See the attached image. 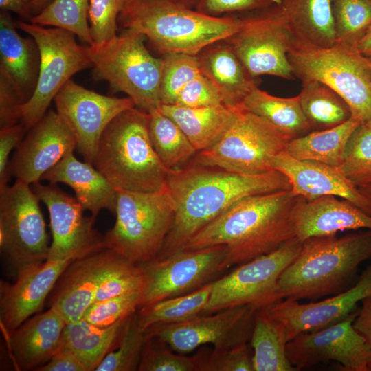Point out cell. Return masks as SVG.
Listing matches in <instances>:
<instances>
[{"label": "cell", "instance_id": "5", "mask_svg": "<svg viewBox=\"0 0 371 371\" xmlns=\"http://www.w3.org/2000/svg\"><path fill=\"white\" fill-rule=\"evenodd\" d=\"M148 123L149 113L134 106L102 134L93 164L116 190L153 192L166 185L169 169L155 151Z\"/></svg>", "mask_w": 371, "mask_h": 371}, {"label": "cell", "instance_id": "51", "mask_svg": "<svg viewBox=\"0 0 371 371\" xmlns=\"http://www.w3.org/2000/svg\"><path fill=\"white\" fill-rule=\"evenodd\" d=\"M36 371H87L81 361L68 350H58Z\"/></svg>", "mask_w": 371, "mask_h": 371}, {"label": "cell", "instance_id": "12", "mask_svg": "<svg viewBox=\"0 0 371 371\" xmlns=\"http://www.w3.org/2000/svg\"><path fill=\"white\" fill-rule=\"evenodd\" d=\"M302 248L294 238L277 249L238 265L229 273L212 282L210 299L202 314L249 305L258 310L273 302L278 281Z\"/></svg>", "mask_w": 371, "mask_h": 371}, {"label": "cell", "instance_id": "11", "mask_svg": "<svg viewBox=\"0 0 371 371\" xmlns=\"http://www.w3.org/2000/svg\"><path fill=\"white\" fill-rule=\"evenodd\" d=\"M295 40L281 3L248 13L240 28L225 39L254 78L271 75L289 80L294 76L288 53Z\"/></svg>", "mask_w": 371, "mask_h": 371}, {"label": "cell", "instance_id": "53", "mask_svg": "<svg viewBox=\"0 0 371 371\" xmlns=\"http://www.w3.org/2000/svg\"><path fill=\"white\" fill-rule=\"evenodd\" d=\"M34 0H0L1 11L13 12L29 21L33 16L32 4Z\"/></svg>", "mask_w": 371, "mask_h": 371}, {"label": "cell", "instance_id": "32", "mask_svg": "<svg viewBox=\"0 0 371 371\" xmlns=\"http://www.w3.org/2000/svg\"><path fill=\"white\" fill-rule=\"evenodd\" d=\"M254 371H295L290 363L285 325L267 307L256 311L249 339Z\"/></svg>", "mask_w": 371, "mask_h": 371}, {"label": "cell", "instance_id": "57", "mask_svg": "<svg viewBox=\"0 0 371 371\" xmlns=\"http://www.w3.org/2000/svg\"><path fill=\"white\" fill-rule=\"evenodd\" d=\"M358 189L371 203V184L358 187Z\"/></svg>", "mask_w": 371, "mask_h": 371}, {"label": "cell", "instance_id": "30", "mask_svg": "<svg viewBox=\"0 0 371 371\" xmlns=\"http://www.w3.org/2000/svg\"><path fill=\"white\" fill-rule=\"evenodd\" d=\"M130 317L106 327L95 326L84 319L67 323L59 350L72 352L87 371L95 370L106 355L118 346Z\"/></svg>", "mask_w": 371, "mask_h": 371}, {"label": "cell", "instance_id": "2", "mask_svg": "<svg viewBox=\"0 0 371 371\" xmlns=\"http://www.w3.org/2000/svg\"><path fill=\"white\" fill-rule=\"evenodd\" d=\"M302 196L282 190L245 197L194 235L182 250L225 245L228 269L269 254L296 237Z\"/></svg>", "mask_w": 371, "mask_h": 371}, {"label": "cell", "instance_id": "33", "mask_svg": "<svg viewBox=\"0 0 371 371\" xmlns=\"http://www.w3.org/2000/svg\"><path fill=\"white\" fill-rule=\"evenodd\" d=\"M242 108L264 119L289 139L312 131L302 109L298 95L280 98L257 86L245 98Z\"/></svg>", "mask_w": 371, "mask_h": 371}, {"label": "cell", "instance_id": "37", "mask_svg": "<svg viewBox=\"0 0 371 371\" xmlns=\"http://www.w3.org/2000/svg\"><path fill=\"white\" fill-rule=\"evenodd\" d=\"M212 282L189 293L138 308L139 324L146 330L153 325L181 322L202 314L210 299Z\"/></svg>", "mask_w": 371, "mask_h": 371}, {"label": "cell", "instance_id": "8", "mask_svg": "<svg viewBox=\"0 0 371 371\" xmlns=\"http://www.w3.org/2000/svg\"><path fill=\"white\" fill-rule=\"evenodd\" d=\"M288 58L295 77L325 84L348 103L352 118L361 124L371 121L369 58L339 43L323 47L297 38Z\"/></svg>", "mask_w": 371, "mask_h": 371}, {"label": "cell", "instance_id": "50", "mask_svg": "<svg viewBox=\"0 0 371 371\" xmlns=\"http://www.w3.org/2000/svg\"><path fill=\"white\" fill-rule=\"evenodd\" d=\"M22 122L0 129V189L8 186L11 175L9 156L14 148H16L27 132Z\"/></svg>", "mask_w": 371, "mask_h": 371}, {"label": "cell", "instance_id": "31", "mask_svg": "<svg viewBox=\"0 0 371 371\" xmlns=\"http://www.w3.org/2000/svg\"><path fill=\"white\" fill-rule=\"evenodd\" d=\"M281 6L297 39L323 47L337 43L333 0H282Z\"/></svg>", "mask_w": 371, "mask_h": 371}, {"label": "cell", "instance_id": "26", "mask_svg": "<svg viewBox=\"0 0 371 371\" xmlns=\"http://www.w3.org/2000/svg\"><path fill=\"white\" fill-rule=\"evenodd\" d=\"M67 322L54 306L32 315L9 337L10 350L19 370H35L58 350Z\"/></svg>", "mask_w": 371, "mask_h": 371}, {"label": "cell", "instance_id": "40", "mask_svg": "<svg viewBox=\"0 0 371 371\" xmlns=\"http://www.w3.org/2000/svg\"><path fill=\"white\" fill-rule=\"evenodd\" d=\"M136 312L129 317L116 350L108 353L95 371L138 370L147 336L138 323Z\"/></svg>", "mask_w": 371, "mask_h": 371}, {"label": "cell", "instance_id": "55", "mask_svg": "<svg viewBox=\"0 0 371 371\" xmlns=\"http://www.w3.org/2000/svg\"><path fill=\"white\" fill-rule=\"evenodd\" d=\"M52 1V0H34L32 4L33 16L41 12Z\"/></svg>", "mask_w": 371, "mask_h": 371}, {"label": "cell", "instance_id": "44", "mask_svg": "<svg viewBox=\"0 0 371 371\" xmlns=\"http://www.w3.org/2000/svg\"><path fill=\"white\" fill-rule=\"evenodd\" d=\"M141 292L135 291L93 302L82 319L100 327H106L129 317L139 308Z\"/></svg>", "mask_w": 371, "mask_h": 371}, {"label": "cell", "instance_id": "43", "mask_svg": "<svg viewBox=\"0 0 371 371\" xmlns=\"http://www.w3.org/2000/svg\"><path fill=\"white\" fill-rule=\"evenodd\" d=\"M161 57V104H175L185 87L202 71L196 55L170 54Z\"/></svg>", "mask_w": 371, "mask_h": 371}, {"label": "cell", "instance_id": "42", "mask_svg": "<svg viewBox=\"0 0 371 371\" xmlns=\"http://www.w3.org/2000/svg\"><path fill=\"white\" fill-rule=\"evenodd\" d=\"M164 341L156 337H147L139 371H201L209 352H198L192 357L172 352Z\"/></svg>", "mask_w": 371, "mask_h": 371}, {"label": "cell", "instance_id": "28", "mask_svg": "<svg viewBox=\"0 0 371 371\" xmlns=\"http://www.w3.org/2000/svg\"><path fill=\"white\" fill-rule=\"evenodd\" d=\"M201 70L216 87L223 104L241 108L245 98L258 86L230 45L221 40L203 49L197 55Z\"/></svg>", "mask_w": 371, "mask_h": 371}, {"label": "cell", "instance_id": "13", "mask_svg": "<svg viewBox=\"0 0 371 371\" xmlns=\"http://www.w3.org/2000/svg\"><path fill=\"white\" fill-rule=\"evenodd\" d=\"M39 199L31 185L16 179L0 189V246L18 269L47 259L49 246Z\"/></svg>", "mask_w": 371, "mask_h": 371}, {"label": "cell", "instance_id": "46", "mask_svg": "<svg viewBox=\"0 0 371 371\" xmlns=\"http://www.w3.org/2000/svg\"><path fill=\"white\" fill-rule=\"evenodd\" d=\"M123 0H91L89 23L93 45L100 46L117 34L118 16Z\"/></svg>", "mask_w": 371, "mask_h": 371}, {"label": "cell", "instance_id": "56", "mask_svg": "<svg viewBox=\"0 0 371 371\" xmlns=\"http://www.w3.org/2000/svg\"><path fill=\"white\" fill-rule=\"evenodd\" d=\"M172 1L189 8H195L198 0H171Z\"/></svg>", "mask_w": 371, "mask_h": 371}, {"label": "cell", "instance_id": "7", "mask_svg": "<svg viewBox=\"0 0 371 371\" xmlns=\"http://www.w3.org/2000/svg\"><path fill=\"white\" fill-rule=\"evenodd\" d=\"M146 37L124 30L100 46H88L95 79L106 81L113 89L130 98L135 106L150 113L161 104L162 57L153 56Z\"/></svg>", "mask_w": 371, "mask_h": 371}, {"label": "cell", "instance_id": "18", "mask_svg": "<svg viewBox=\"0 0 371 371\" xmlns=\"http://www.w3.org/2000/svg\"><path fill=\"white\" fill-rule=\"evenodd\" d=\"M55 185H31L49 214L52 241L47 260H74L105 247L104 237L93 227L95 217L85 216L76 198Z\"/></svg>", "mask_w": 371, "mask_h": 371}, {"label": "cell", "instance_id": "54", "mask_svg": "<svg viewBox=\"0 0 371 371\" xmlns=\"http://www.w3.org/2000/svg\"><path fill=\"white\" fill-rule=\"evenodd\" d=\"M354 49L363 56L371 60V25L355 43Z\"/></svg>", "mask_w": 371, "mask_h": 371}, {"label": "cell", "instance_id": "48", "mask_svg": "<svg viewBox=\"0 0 371 371\" xmlns=\"http://www.w3.org/2000/svg\"><path fill=\"white\" fill-rule=\"evenodd\" d=\"M222 104H223V101L219 91L202 73L185 87L175 104L185 107L198 108Z\"/></svg>", "mask_w": 371, "mask_h": 371}, {"label": "cell", "instance_id": "47", "mask_svg": "<svg viewBox=\"0 0 371 371\" xmlns=\"http://www.w3.org/2000/svg\"><path fill=\"white\" fill-rule=\"evenodd\" d=\"M248 343L208 352L201 371H254Z\"/></svg>", "mask_w": 371, "mask_h": 371}, {"label": "cell", "instance_id": "27", "mask_svg": "<svg viewBox=\"0 0 371 371\" xmlns=\"http://www.w3.org/2000/svg\"><path fill=\"white\" fill-rule=\"evenodd\" d=\"M93 165L79 161L71 153L47 171L41 180L71 187L84 210L95 218L104 209L115 213L117 190Z\"/></svg>", "mask_w": 371, "mask_h": 371}, {"label": "cell", "instance_id": "29", "mask_svg": "<svg viewBox=\"0 0 371 371\" xmlns=\"http://www.w3.org/2000/svg\"><path fill=\"white\" fill-rule=\"evenodd\" d=\"M240 108L224 104L198 108L161 104L159 109L182 130L197 152L214 145L235 120Z\"/></svg>", "mask_w": 371, "mask_h": 371}, {"label": "cell", "instance_id": "10", "mask_svg": "<svg viewBox=\"0 0 371 371\" xmlns=\"http://www.w3.org/2000/svg\"><path fill=\"white\" fill-rule=\"evenodd\" d=\"M290 139L264 119L239 109L223 137L212 146L196 153L192 161L243 175L272 170L274 157Z\"/></svg>", "mask_w": 371, "mask_h": 371}, {"label": "cell", "instance_id": "4", "mask_svg": "<svg viewBox=\"0 0 371 371\" xmlns=\"http://www.w3.org/2000/svg\"><path fill=\"white\" fill-rule=\"evenodd\" d=\"M243 23L235 14L210 16L171 0H123L118 25L143 34L163 55H197L225 40Z\"/></svg>", "mask_w": 371, "mask_h": 371}, {"label": "cell", "instance_id": "14", "mask_svg": "<svg viewBox=\"0 0 371 371\" xmlns=\"http://www.w3.org/2000/svg\"><path fill=\"white\" fill-rule=\"evenodd\" d=\"M226 247L215 245L181 250L164 258L141 264L144 284L139 307L196 291L227 269Z\"/></svg>", "mask_w": 371, "mask_h": 371}, {"label": "cell", "instance_id": "15", "mask_svg": "<svg viewBox=\"0 0 371 371\" xmlns=\"http://www.w3.org/2000/svg\"><path fill=\"white\" fill-rule=\"evenodd\" d=\"M256 311L249 305L237 306L181 322L153 325L145 330L147 337H156L180 354L207 344L214 350H226L248 343Z\"/></svg>", "mask_w": 371, "mask_h": 371}, {"label": "cell", "instance_id": "25", "mask_svg": "<svg viewBox=\"0 0 371 371\" xmlns=\"http://www.w3.org/2000/svg\"><path fill=\"white\" fill-rule=\"evenodd\" d=\"M295 222L296 237L301 242L345 230H371V215L350 201L333 196L313 200L301 197L295 209Z\"/></svg>", "mask_w": 371, "mask_h": 371}, {"label": "cell", "instance_id": "24", "mask_svg": "<svg viewBox=\"0 0 371 371\" xmlns=\"http://www.w3.org/2000/svg\"><path fill=\"white\" fill-rule=\"evenodd\" d=\"M9 12L0 13V80L8 83L25 104L33 95L38 77L40 52L31 36L17 32Z\"/></svg>", "mask_w": 371, "mask_h": 371}, {"label": "cell", "instance_id": "34", "mask_svg": "<svg viewBox=\"0 0 371 371\" xmlns=\"http://www.w3.org/2000/svg\"><path fill=\"white\" fill-rule=\"evenodd\" d=\"M360 124L352 117L332 128L312 131L290 139L284 152L297 159L318 161L338 168L342 163L348 141Z\"/></svg>", "mask_w": 371, "mask_h": 371}, {"label": "cell", "instance_id": "36", "mask_svg": "<svg viewBox=\"0 0 371 371\" xmlns=\"http://www.w3.org/2000/svg\"><path fill=\"white\" fill-rule=\"evenodd\" d=\"M148 113L150 141L164 166L175 169L190 161L197 151L179 126L159 108Z\"/></svg>", "mask_w": 371, "mask_h": 371}, {"label": "cell", "instance_id": "9", "mask_svg": "<svg viewBox=\"0 0 371 371\" xmlns=\"http://www.w3.org/2000/svg\"><path fill=\"white\" fill-rule=\"evenodd\" d=\"M16 25L34 38L40 52L35 91L21 109V122L29 130L48 111L51 102L71 77L93 65L89 47L80 45L71 32L24 21H17Z\"/></svg>", "mask_w": 371, "mask_h": 371}, {"label": "cell", "instance_id": "1", "mask_svg": "<svg viewBox=\"0 0 371 371\" xmlns=\"http://www.w3.org/2000/svg\"><path fill=\"white\" fill-rule=\"evenodd\" d=\"M166 186L175 203L174 219L157 258L181 251L199 231L240 200L255 194L290 190L278 170L243 175L191 161L170 169Z\"/></svg>", "mask_w": 371, "mask_h": 371}, {"label": "cell", "instance_id": "21", "mask_svg": "<svg viewBox=\"0 0 371 371\" xmlns=\"http://www.w3.org/2000/svg\"><path fill=\"white\" fill-rule=\"evenodd\" d=\"M123 259L105 247L72 260L49 295V306L57 308L67 323L81 319L102 282Z\"/></svg>", "mask_w": 371, "mask_h": 371}, {"label": "cell", "instance_id": "49", "mask_svg": "<svg viewBox=\"0 0 371 371\" xmlns=\"http://www.w3.org/2000/svg\"><path fill=\"white\" fill-rule=\"evenodd\" d=\"M282 0H198L195 10L213 16L249 13L266 9Z\"/></svg>", "mask_w": 371, "mask_h": 371}, {"label": "cell", "instance_id": "52", "mask_svg": "<svg viewBox=\"0 0 371 371\" xmlns=\"http://www.w3.org/2000/svg\"><path fill=\"white\" fill-rule=\"evenodd\" d=\"M352 325L365 339L371 350V295L361 301V307L358 308Z\"/></svg>", "mask_w": 371, "mask_h": 371}, {"label": "cell", "instance_id": "35", "mask_svg": "<svg viewBox=\"0 0 371 371\" xmlns=\"http://www.w3.org/2000/svg\"><path fill=\"white\" fill-rule=\"evenodd\" d=\"M298 95L312 131L332 128L352 118L350 108L345 100L320 81L302 80Z\"/></svg>", "mask_w": 371, "mask_h": 371}, {"label": "cell", "instance_id": "3", "mask_svg": "<svg viewBox=\"0 0 371 371\" xmlns=\"http://www.w3.org/2000/svg\"><path fill=\"white\" fill-rule=\"evenodd\" d=\"M370 258V229L341 237L333 234L307 238L281 274L273 302L316 300L341 292L359 266Z\"/></svg>", "mask_w": 371, "mask_h": 371}, {"label": "cell", "instance_id": "38", "mask_svg": "<svg viewBox=\"0 0 371 371\" xmlns=\"http://www.w3.org/2000/svg\"><path fill=\"white\" fill-rule=\"evenodd\" d=\"M91 0H52L30 22L42 26L58 27L71 32L93 45L89 23Z\"/></svg>", "mask_w": 371, "mask_h": 371}, {"label": "cell", "instance_id": "22", "mask_svg": "<svg viewBox=\"0 0 371 371\" xmlns=\"http://www.w3.org/2000/svg\"><path fill=\"white\" fill-rule=\"evenodd\" d=\"M371 295V264L357 283L344 291L316 302L300 303L284 299L267 306L284 323L288 341L297 335L333 324L357 310L359 302Z\"/></svg>", "mask_w": 371, "mask_h": 371}, {"label": "cell", "instance_id": "20", "mask_svg": "<svg viewBox=\"0 0 371 371\" xmlns=\"http://www.w3.org/2000/svg\"><path fill=\"white\" fill-rule=\"evenodd\" d=\"M72 260H46L17 269L13 284L0 283V319L10 335L25 321L39 313L58 278Z\"/></svg>", "mask_w": 371, "mask_h": 371}, {"label": "cell", "instance_id": "6", "mask_svg": "<svg viewBox=\"0 0 371 371\" xmlns=\"http://www.w3.org/2000/svg\"><path fill=\"white\" fill-rule=\"evenodd\" d=\"M175 209L166 185L153 192L117 190L115 223L104 236L105 247L135 264L156 260Z\"/></svg>", "mask_w": 371, "mask_h": 371}, {"label": "cell", "instance_id": "58", "mask_svg": "<svg viewBox=\"0 0 371 371\" xmlns=\"http://www.w3.org/2000/svg\"><path fill=\"white\" fill-rule=\"evenodd\" d=\"M370 71H371V60L370 59Z\"/></svg>", "mask_w": 371, "mask_h": 371}, {"label": "cell", "instance_id": "17", "mask_svg": "<svg viewBox=\"0 0 371 371\" xmlns=\"http://www.w3.org/2000/svg\"><path fill=\"white\" fill-rule=\"evenodd\" d=\"M54 102L57 113L75 137L78 151L92 164L108 124L119 114L135 106L128 97L100 94L71 79L58 92Z\"/></svg>", "mask_w": 371, "mask_h": 371}, {"label": "cell", "instance_id": "16", "mask_svg": "<svg viewBox=\"0 0 371 371\" xmlns=\"http://www.w3.org/2000/svg\"><path fill=\"white\" fill-rule=\"evenodd\" d=\"M357 312L358 308L333 324L289 341L287 356L295 370L333 361L345 371H371V350L352 325Z\"/></svg>", "mask_w": 371, "mask_h": 371}, {"label": "cell", "instance_id": "39", "mask_svg": "<svg viewBox=\"0 0 371 371\" xmlns=\"http://www.w3.org/2000/svg\"><path fill=\"white\" fill-rule=\"evenodd\" d=\"M337 43L353 47L371 25V0H333Z\"/></svg>", "mask_w": 371, "mask_h": 371}, {"label": "cell", "instance_id": "45", "mask_svg": "<svg viewBox=\"0 0 371 371\" xmlns=\"http://www.w3.org/2000/svg\"><path fill=\"white\" fill-rule=\"evenodd\" d=\"M144 284V273L141 265L123 259L100 284L94 302L135 291Z\"/></svg>", "mask_w": 371, "mask_h": 371}, {"label": "cell", "instance_id": "41", "mask_svg": "<svg viewBox=\"0 0 371 371\" xmlns=\"http://www.w3.org/2000/svg\"><path fill=\"white\" fill-rule=\"evenodd\" d=\"M355 186L371 184V127L360 124L350 137L338 167Z\"/></svg>", "mask_w": 371, "mask_h": 371}, {"label": "cell", "instance_id": "19", "mask_svg": "<svg viewBox=\"0 0 371 371\" xmlns=\"http://www.w3.org/2000/svg\"><path fill=\"white\" fill-rule=\"evenodd\" d=\"M75 148L76 142L70 128L56 111L48 110L16 148L10 162L11 175L30 185L39 182Z\"/></svg>", "mask_w": 371, "mask_h": 371}, {"label": "cell", "instance_id": "59", "mask_svg": "<svg viewBox=\"0 0 371 371\" xmlns=\"http://www.w3.org/2000/svg\"><path fill=\"white\" fill-rule=\"evenodd\" d=\"M367 124H369V125H370V126L371 127V121H370V122H368V123H367Z\"/></svg>", "mask_w": 371, "mask_h": 371}, {"label": "cell", "instance_id": "23", "mask_svg": "<svg viewBox=\"0 0 371 371\" xmlns=\"http://www.w3.org/2000/svg\"><path fill=\"white\" fill-rule=\"evenodd\" d=\"M272 168L284 174L291 190L306 200L333 196L353 203L371 215V203L337 167L295 159L284 151L272 161Z\"/></svg>", "mask_w": 371, "mask_h": 371}]
</instances>
